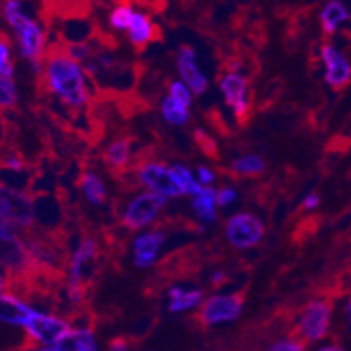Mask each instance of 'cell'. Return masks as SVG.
I'll return each instance as SVG.
<instances>
[{"mask_svg":"<svg viewBox=\"0 0 351 351\" xmlns=\"http://www.w3.org/2000/svg\"><path fill=\"white\" fill-rule=\"evenodd\" d=\"M136 177H138V182L147 191L161 194V196L168 197V199L170 197L186 196L177 175H175L173 168L166 166L165 162H143V165L138 166V170H136Z\"/></svg>","mask_w":351,"mask_h":351,"instance_id":"3957f363","label":"cell"},{"mask_svg":"<svg viewBox=\"0 0 351 351\" xmlns=\"http://www.w3.org/2000/svg\"><path fill=\"white\" fill-rule=\"evenodd\" d=\"M98 350L95 332L89 327L70 328L53 351H95Z\"/></svg>","mask_w":351,"mask_h":351,"instance_id":"e0dca14e","label":"cell"},{"mask_svg":"<svg viewBox=\"0 0 351 351\" xmlns=\"http://www.w3.org/2000/svg\"><path fill=\"white\" fill-rule=\"evenodd\" d=\"M44 79L51 93L66 107L82 108L89 100L84 66L72 60L65 51H53L44 62Z\"/></svg>","mask_w":351,"mask_h":351,"instance_id":"6da1fadb","label":"cell"},{"mask_svg":"<svg viewBox=\"0 0 351 351\" xmlns=\"http://www.w3.org/2000/svg\"><path fill=\"white\" fill-rule=\"evenodd\" d=\"M63 51L69 54L70 58L75 60V62L79 63H86L91 56H93V49L89 47V44L86 43V40L84 43H69V46Z\"/></svg>","mask_w":351,"mask_h":351,"instance_id":"f1b7e54d","label":"cell"},{"mask_svg":"<svg viewBox=\"0 0 351 351\" xmlns=\"http://www.w3.org/2000/svg\"><path fill=\"white\" fill-rule=\"evenodd\" d=\"M81 189L86 199L95 206H100L105 203L107 197V191H105V184L101 180L100 175L97 171H84L81 177Z\"/></svg>","mask_w":351,"mask_h":351,"instance_id":"7402d4cb","label":"cell"},{"mask_svg":"<svg viewBox=\"0 0 351 351\" xmlns=\"http://www.w3.org/2000/svg\"><path fill=\"white\" fill-rule=\"evenodd\" d=\"M34 313L35 309L23 299L18 298L16 293L9 292V290L0 293V324L23 328Z\"/></svg>","mask_w":351,"mask_h":351,"instance_id":"9a60e30c","label":"cell"},{"mask_svg":"<svg viewBox=\"0 0 351 351\" xmlns=\"http://www.w3.org/2000/svg\"><path fill=\"white\" fill-rule=\"evenodd\" d=\"M346 317H348V322H350V325H351V298L346 304Z\"/></svg>","mask_w":351,"mask_h":351,"instance_id":"ab89813d","label":"cell"},{"mask_svg":"<svg viewBox=\"0 0 351 351\" xmlns=\"http://www.w3.org/2000/svg\"><path fill=\"white\" fill-rule=\"evenodd\" d=\"M236 191L232 189V187H222L220 191H217V206H229L231 203H234L236 201Z\"/></svg>","mask_w":351,"mask_h":351,"instance_id":"d6a6232c","label":"cell"},{"mask_svg":"<svg viewBox=\"0 0 351 351\" xmlns=\"http://www.w3.org/2000/svg\"><path fill=\"white\" fill-rule=\"evenodd\" d=\"M226 238L238 250H248L264 238V224L252 213H236L226 224Z\"/></svg>","mask_w":351,"mask_h":351,"instance_id":"ba28073f","label":"cell"},{"mask_svg":"<svg viewBox=\"0 0 351 351\" xmlns=\"http://www.w3.org/2000/svg\"><path fill=\"white\" fill-rule=\"evenodd\" d=\"M32 264L27 243L14 226L0 228V269L8 274H23Z\"/></svg>","mask_w":351,"mask_h":351,"instance_id":"277c9868","label":"cell"},{"mask_svg":"<svg viewBox=\"0 0 351 351\" xmlns=\"http://www.w3.org/2000/svg\"><path fill=\"white\" fill-rule=\"evenodd\" d=\"M0 73L4 75H14V65L11 60V46L5 37L0 35Z\"/></svg>","mask_w":351,"mask_h":351,"instance_id":"f546056e","label":"cell"},{"mask_svg":"<svg viewBox=\"0 0 351 351\" xmlns=\"http://www.w3.org/2000/svg\"><path fill=\"white\" fill-rule=\"evenodd\" d=\"M350 20V11L341 0H328L325 8L320 12V21L325 34H334L337 28Z\"/></svg>","mask_w":351,"mask_h":351,"instance_id":"44dd1931","label":"cell"},{"mask_svg":"<svg viewBox=\"0 0 351 351\" xmlns=\"http://www.w3.org/2000/svg\"><path fill=\"white\" fill-rule=\"evenodd\" d=\"M328 324H330V308H328L327 302H311V304L306 306L301 318H299V336H301V339L308 341V343L320 341L327 334Z\"/></svg>","mask_w":351,"mask_h":351,"instance_id":"30bf717a","label":"cell"},{"mask_svg":"<svg viewBox=\"0 0 351 351\" xmlns=\"http://www.w3.org/2000/svg\"><path fill=\"white\" fill-rule=\"evenodd\" d=\"M168 197L161 196L152 191H145V193L136 194L132 197V201L128 203L126 208L123 212V226L132 231H138V229L147 228L156 220L162 206L166 205Z\"/></svg>","mask_w":351,"mask_h":351,"instance_id":"8992f818","label":"cell"},{"mask_svg":"<svg viewBox=\"0 0 351 351\" xmlns=\"http://www.w3.org/2000/svg\"><path fill=\"white\" fill-rule=\"evenodd\" d=\"M168 298H170V304H168L170 313L191 311L205 301V295L201 290H184L177 285L168 290Z\"/></svg>","mask_w":351,"mask_h":351,"instance_id":"ac0fdd59","label":"cell"},{"mask_svg":"<svg viewBox=\"0 0 351 351\" xmlns=\"http://www.w3.org/2000/svg\"><path fill=\"white\" fill-rule=\"evenodd\" d=\"M320 205V196L317 193H311L302 199V208L304 210H315Z\"/></svg>","mask_w":351,"mask_h":351,"instance_id":"d590c367","label":"cell"},{"mask_svg":"<svg viewBox=\"0 0 351 351\" xmlns=\"http://www.w3.org/2000/svg\"><path fill=\"white\" fill-rule=\"evenodd\" d=\"M243 309V301L234 293H217L203 301L199 311L201 322L205 325L228 324L236 320Z\"/></svg>","mask_w":351,"mask_h":351,"instance_id":"9c48e42d","label":"cell"},{"mask_svg":"<svg viewBox=\"0 0 351 351\" xmlns=\"http://www.w3.org/2000/svg\"><path fill=\"white\" fill-rule=\"evenodd\" d=\"M224 282H226V274L222 273V271H215V273H213V276H212V285L213 287H220Z\"/></svg>","mask_w":351,"mask_h":351,"instance_id":"74e56055","label":"cell"},{"mask_svg":"<svg viewBox=\"0 0 351 351\" xmlns=\"http://www.w3.org/2000/svg\"><path fill=\"white\" fill-rule=\"evenodd\" d=\"M156 27L151 21V18L143 12L135 11L133 12L132 23L128 27V37H130V43L136 47H143L145 44L151 43L154 39Z\"/></svg>","mask_w":351,"mask_h":351,"instance_id":"d6986e66","label":"cell"},{"mask_svg":"<svg viewBox=\"0 0 351 351\" xmlns=\"http://www.w3.org/2000/svg\"><path fill=\"white\" fill-rule=\"evenodd\" d=\"M110 350H128V344L124 343V339H116L110 344Z\"/></svg>","mask_w":351,"mask_h":351,"instance_id":"f35d334b","label":"cell"},{"mask_svg":"<svg viewBox=\"0 0 351 351\" xmlns=\"http://www.w3.org/2000/svg\"><path fill=\"white\" fill-rule=\"evenodd\" d=\"M23 328L27 336L35 344H39L40 350L53 351V348L62 341V337L72 327L65 318H60L56 315H46V313L35 309V313Z\"/></svg>","mask_w":351,"mask_h":351,"instance_id":"5b68a950","label":"cell"},{"mask_svg":"<svg viewBox=\"0 0 351 351\" xmlns=\"http://www.w3.org/2000/svg\"><path fill=\"white\" fill-rule=\"evenodd\" d=\"M2 166H4V170L8 171H23L25 170V161L18 156H5L2 159Z\"/></svg>","mask_w":351,"mask_h":351,"instance_id":"836d02e7","label":"cell"},{"mask_svg":"<svg viewBox=\"0 0 351 351\" xmlns=\"http://www.w3.org/2000/svg\"><path fill=\"white\" fill-rule=\"evenodd\" d=\"M98 255V243L95 238H84L70 257L69 289H82L88 266Z\"/></svg>","mask_w":351,"mask_h":351,"instance_id":"7c38bea8","label":"cell"},{"mask_svg":"<svg viewBox=\"0 0 351 351\" xmlns=\"http://www.w3.org/2000/svg\"><path fill=\"white\" fill-rule=\"evenodd\" d=\"M171 168H173L175 175H177L178 182H180V186L182 189H184V194H186V196H196V194L203 189V186H201L199 182H197V178L191 173V170L187 166L173 165Z\"/></svg>","mask_w":351,"mask_h":351,"instance_id":"484cf974","label":"cell"},{"mask_svg":"<svg viewBox=\"0 0 351 351\" xmlns=\"http://www.w3.org/2000/svg\"><path fill=\"white\" fill-rule=\"evenodd\" d=\"M2 12L14 32L20 54L32 63L35 73H40L44 70L43 56L46 51V35L43 27L25 12L21 0H5Z\"/></svg>","mask_w":351,"mask_h":351,"instance_id":"7a4b0ae2","label":"cell"},{"mask_svg":"<svg viewBox=\"0 0 351 351\" xmlns=\"http://www.w3.org/2000/svg\"><path fill=\"white\" fill-rule=\"evenodd\" d=\"M162 243H165L162 231H149L136 236L133 241V258H135L136 267L140 269L151 267L158 258Z\"/></svg>","mask_w":351,"mask_h":351,"instance_id":"2e32d148","label":"cell"},{"mask_svg":"<svg viewBox=\"0 0 351 351\" xmlns=\"http://www.w3.org/2000/svg\"><path fill=\"white\" fill-rule=\"evenodd\" d=\"M220 91L224 95V100L232 108L234 116L239 121L248 117L250 101H248V81L236 70H231L220 79Z\"/></svg>","mask_w":351,"mask_h":351,"instance_id":"8fae6325","label":"cell"},{"mask_svg":"<svg viewBox=\"0 0 351 351\" xmlns=\"http://www.w3.org/2000/svg\"><path fill=\"white\" fill-rule=\"evenodd\" d=\"M266 165H264L263 158L255 154L241 156L232 162V171L238 175H258L263 173Z\"/></svg>","mask_w":351,"mask_h":351,"instance_id":"d4e9b609","label":"cell"},{"mask_svg":"<svg viewBox=\"0 0 351 351\" xmlns=\"http://www.w3.org/2000/svg\"><path fill=\"white\" fill-rule=\"evenodd\" d=\"M322 62L325 65V81L332 86V88H343L350 82L351 79V65L344 54L337 51L334 46L325 44L322 47Z\"/></svg>","mask_w":351,"mask_h":351,"instance_id":"5bb4252c","label":"cell"},{"mask_svg":"<svg viewBox=\"0 0 351 351\" xmlns=\"http://www.w3.org/2000/svg\"><path fill=\"white\" fill-rule=\"evenodd\" d=\"M196 178L201 186H212L213 182H215V173L210 170L208 166H199L196 171Z\"/></svg>","mask_w":351,"mask_h":351,"instance_id":"e575fe53","label":"cell"},{"mask_svg":"<svg viewBox=\"0 0 351 351\" xmlns=\"http://www.w3.org/2000/svg\"><path fill=\"white\" fill-rule=\"evenodd\" d=\"M9 285H11V282H9V274L5 273L4 269H0V293L8 292Z\"/></svg>","mask_w":351,"mask_h":351,"instance_id":"8d00e7d4","label":"cell"},{"mask_svg":"<svg viewBox=\"0 0 351 351\" xmlns=\"http://www.w3.org/2000/svg\"><path fill=\"white\" fill-rule=\"evenodd\" d=\"M193 95L194 93L191 91V88L184 81H173L170 84V97H173L175 100H178L186 107L193 105Z\"/></svg>","mask_w":351,"mask_h":351,"instance_id":"4dcf8cb0","label":"cell"},{"mask_svg":"<svg viewBox=\"0 0 351 351\" xmlns=\"http://www.w3.org/2000/svg\"><path fill=\"white\" fill-rule=\"evenodd\" d=\"M271 350L273 351H301L304 350V344L299 343L298 339L293 337H282L276 343L271 344Z\"/></svg>","mask_w":351,"mask_h":351,"instance_id":"1f68e13d","label":"cell"},{"mask_svg":"<svg viewBox=\"0 0 351 351\" xmlns=\"http://www.w3.org/2000/svg\"><path fill=\"white\" fill-rule=\"evenodd\" d=\"M133 12H135V9L130 8L128 4H119L117 8L112 9V12L108 16V23L114 30H128L130 23H132Z\"/></svg>","mask_w":351,"mask_h":351,"instance_id":"83f0119b","label":"cell"},{"mask_svg":"<svg viewBox=\"0 0 351 351\" xmlns=\"http://www.w3.org/2000/svg\"><path fill=\"white\" fill-rule=\"evenodd\" d=\"M193 210L205 224H213L217 220V191L203 186V189L193 196Z\"/></svg>","mask_w":351,"mask_h":351,"instance_id":"ffe728a7","label":"cell"},{"mask_svg":"<svg viewBox=\"0 0 351 351\" xmlns=\"http://www.w3.org/2000/svg\"><path fill=\"white\" fill-rule=\"evenodd\" d=\"M130 159H132V145H130L128 140L117 138L107 147V152H105V162H107L110 168L123 170L124 166L130 162Z\"/></svg>","mask_w":351,"mask_h":351,"instance_id":"603a6c76","label":"cell"},{"mask_svg":"<svg viewBox=\"0 0 351 351\" xmlns=\"http://www.w3.org/2000/svg\"><path fill=\"white\" fill-rule=\"evenodd\" d=\"M177 70L180 73L182 81L189 86L194 95H203L208 89V79L197 66L196 53H194L193 47H180L177 56Z\"/></svg>","mask_w":351,"mask_h":351,"instance_id":"4fadbf2b","label":"cell"},{"mask_svg":"<svg viewBox=\"0 0 351 351\" xmlns=\"http://www.w3.org/2000/svg\"><path fill=\"white\" fill-rule=\"evenodd\" d=\"M18 104V88L11 75L0 73V108H12Z\"/></svg>","mask_w":351,"mask_h":351,"instance_id":"4316f807","label":"cell"},{"mask_svg":"<svg viewBox=\"0 0 351 351\" xmlns=\"http://www.w3.org/2000/svg\"><path fill=\"white\" fill-rule=\"evenodd\" d=\"M161 114L166 123L173 124V126H184L189 121V107L175 100L173 97H165L161 101Z\"/></svg>","mask_w":351,"mask_h":351,"instance_id":"cb8c5ba5","label":"cell"},{"mask_svg":"<svg viewBox=\"0 0 351 351\" xmlns=\"http://www.w3.org/2000/svg\"><path fill=\"white\" fill-rule=\"evenodd\" d=\"M0 203L12 224L20 229H30L35 224V199L27 191L0 182Z\"/></svg>","mask_w":351,"mask_h":351,"instance_id":"52a82bcc","label":"cell"}]
</instances>
